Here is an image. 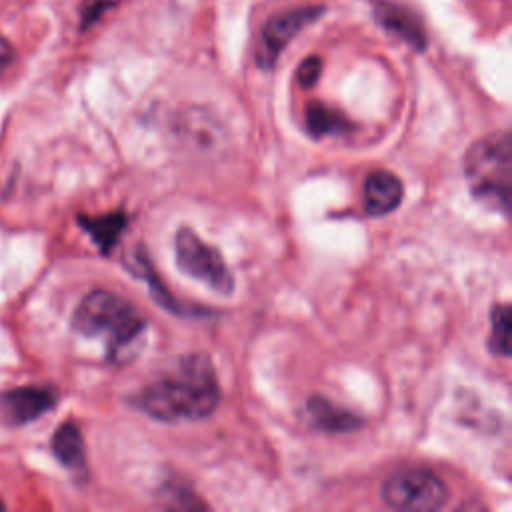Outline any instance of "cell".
I'll use <instances>...</instances> for the list:
<instances>
[{
    "label": "cell",
    "mask_w": 512,
    "mask_h": 512,
    "mask_svg": "<svg viewBox=\"0 0 512 512\" xmlns=\"http://www.w3.org/2000/svg\"><path fill=\"white\" fill-rule=\"evenodd\" d=\"M132 402L138 410L162 422L210 416L220 402L212 360L202 352L182 356L168 374L144 386Z\"/></svg>",
    "instance_id": "6da1fadb"
},
{
    "label": "cell",
    "mask_w": 512,
    "mask_h": 512,
    "mask_svg": "<svg viewBox=\"0 0 512 512\" xmlns=\"http://www.w3.org/2000/svg\"><path fill=\"white\" fill-rule=\"evenodd\" d=\"M72 326L80 334H106L108 360L124 364L132 360L146 332L144 316L122 296L110 290H92L82 298L72 316Z\"/></svg>",
    "instance_id": "7a4b0ae2"
},
{
    "label": "cell",
    "mask_w": 512,
    "mask_h": 512,
    "mask_svg": "<svg viewBox=\"0 0 512 512\" xmlns=\"http://www.w3.org/2000/svg\"><path fill=\"white\" fill-rule=\"evenodd\" d=\"M464 174L472 196L480 204L506 214L512 182L510 134L504 130L476 140L464 156Z\"/></svg>",
    "instance_id": "3957f363"
},
{
    "label": "cell",
    "mask_w": 512,
    "mask_h": 512,
    "mask_svg": "<svg viewBox=\"0 0 512 512\" xmlns=\"http://www.w3.org/2000/svg\"><path fill=\"white\" fill-rule=\"evenodd\" d=\"M448 488L438 474L428 468H402L386 478L382 500L400 512H432L446 504Z\"/></svg>",
    "instance_id": "277c9868"
},
{
    "label": "cell",
    "mask_w": 512,
    "mask_h": 512,
    "mask_svg": "<svg viewBox=\"0 0 512 512\" xmlns=\"http://www.w3.org/2000/svg\"><path fill=\"white\" fill-rule=\"evenodd\" d=\"M174 250L176 264L184 274L208 284L222 296L234 292V276L222 254L214 246L206 244L192 228L182 226L176 232Z\"/></svg>",
    "instance_id": "5b68a950"
},
{
    "label": "cell",
    "mask_w": 512,
    "mask_h": 512,
    "mask_svg": "<svg viewBox=\"0 0 512 512\" xmlns=\"http://www.w3.org/2000/svg\"><path fill=\"white\" fill-rule=\"evenodd\" d=\"M324 12L322 6H302L276 12L260 30L254 60L258 68L270 70L276 66L286 44L310 22H314Z\"/></svg>",
    "instance_id": "8992f818"
},
{
    "label": "cell",
    "mask_w": 512,
    "mask_h": 512,
    "mask_svg": "<svg viewBox=\"0 0 512 512\" xmlns=\"http://www.w3.org/2000/svg\"><path fill=\"white\" fill-rule=\"evenodd\" d=\"M56 404V392L46 386H22L0 396V412L8 424H26Z\"/></svg>",
    "instance_id": "52a82bcc"
},
{
    "label": "cell",
    "mask_w": 512,
    "mask_h": 512,
    "mask_svg": "<svg viewBox=\"0 0 512 512\" xmlns=\"http://www.w3.org/2000/svg\"><path fill=\"white\" fill-rule=\"evenodd\" d=\"M402 196V182L388 170H374L364 180V210L370 216L390 214L400 206Z\"/></svg>",
    "instance_id": "ba28073f"
},
{
    "label": "cell",
    "mask_w": 512,
    "mask_h": 512,
    "mask_svg": "<svg viewBox=\"0 0 512 512\" xmlns=\"http://www.w3.org/2000/svg\"><path fill=\"white\" fill-rule=\"evenodd\" d=\"M374 16L378 20V24L382 28H386L388 32L396 34L400 40L408 42L412 48L422 50L426 46V34L422 24L416 20L414 14H410L408 10L396 6V4H388V2H378L374 8Z\"/></svg>",
    "instance_id": "9c48e42d"
},
{
    "label": "cell",
    "mask_w": 512,
    "mask_h": 512,
    "mask_svg": "<svg viewBox=\"0 0 512 512\" xmlns=\"http://www.w3.org/2000/svg\"><path fill=\"white\" fill-rule=\"evenodd\" d=\"M306 416L314 428L324 432H350L362 426V418L350 410L332 404L324 396H312L306 402Z\"/></svg>",
    "instance_id": "30bf717a"
},
{
    "label": "cell",
    "mask_w": 512,
    "mask_h": 512,
    "mask_svg": "<svg viewBox=\"0 0 512 512\" xmlns=\"http://www.w3.org/2000/svg\"><path fill=\"white\" fill-rule=\"evenodd\" d=\"M78 224L92 236L100 252L108 254L116 246L120 234L126 228V214L108 212L102 216H78Z\"/></svg>",
    "instance_id": "8fae6325"
},
{
    "label": "cell",
    "mask_w": 512,
    "mask_h": 512,
    "mask_svg": "<svg viewBox=\"0 0 512 512\" xmlns=\"http://www.w3.org/2000/svg\"><path fill=\"white\" fill-rule=\"evenodd\" d=\"M52 452L62 466L72 470L84 468V440L74 422H64L52 436Z\"/></svg>",
    "instance_id": "7c38bea8"
},
{
    "label": "cell",
    "mask_w": 512,
    "mask_h": 512,
    "mask_svg": "<svg viewBox=\"0 0 512 512\" xmlns=\"http://www.w3.org/2000/svg\"><path fill=\"white\" fill-rule=\"evenodd\" d=\"M306 130L314 138H324L328 134H346L352 130V124L338 110L314 102L306 108Z\"/></svg>",
    "instance_id": "4fadbf2b"
},
{
    "label": "cell",
    "mask_w": 512,
    "mask_h": 512,
    "mask_svg": "<svg viewBox=\"0 0 512 512\" xmlns=\"http://www.w3.org/2000/svg\"><path fill=\"white\" fill-rule=\"evenodd\" d=\"M492 326H490V338L488 346L492 354L498 356H510V306L508 304H496L492 308Z\"/></svg>",
    "instance_id": "5bb4252c"
},
{
    "label": "cell",
    "mask_w": 512,
    "mask_h": 512,
    "mask_svg": "<svg viewBox=\"0 0 512 512\" xmlns=\"http://www.w3.org/2000/svg\"><path fill=\"white\" fill-rule=\"evenodd\" d=\"M320 68H322V64H320V60L316 58V56H310V58H306L302 64H300V68H298V84L302 86V88H312L314 84H316V80H318V76H320Z\"/></svg>",
    "instance_id": "9a60e30c"
},
{
    "label": "cell",
    "mask_w": 512,
    "mask_h": 512,
    "mask_svg": "<svg viewBox=\"0 0 512 512\" xmlns=\"http://www.w3.org/2000/svg\"><path fill=\"white\" fill-rule=\"evenodd\" d=\"M12 60H14L12 44L4 36H0V74L12 64Z\"/></svg>",
    "instance_id": "2e32d148"
},
{
    "label": "cell",
    "mask_w": 512,
    "mask_h": 512,
    "mask_svg": "<svg viewBox=\"0 0 512 512\" xmlns=\"http://www.w3.org/2000/svg\"><path fill=\"white\" fill-rule=\"evenodd\" d=\"M2 508H4V502H2V500H0V510H2Z\"/></svg>",
    "instance_id": "e0dca14e"
}]
</instances>
